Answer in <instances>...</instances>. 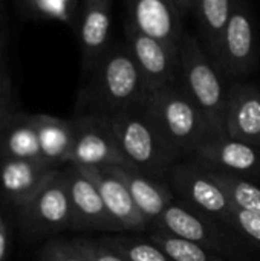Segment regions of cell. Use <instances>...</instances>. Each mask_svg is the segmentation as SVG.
Wrapping results in <instances>:
<instances>
[{"instance_id":"1","label":"cell","mask_w":260,"mask_h":261,"mask_svg":"<svg viewBox=\"0 0 260 261\" xmlns=\"http://www.w3.org/2000/svg\"><path fill=\"white\" fill-rule=\"evenodd\" d=\"M81 113L115 115L147 101L150 90L126 44H112L86 76Z\"/></svg>"},{"instance_id":"2","label":"cell","mask_w":260,"mask_h":261,"mask_svg":"<svg viewBox=\"0 0 260 261\" xmlns=\"http://www.w3.org/2000/svg\"><path fill=\"white\" fill-rule=\"evenodd\" d=\"M146 109L164 141L181 159L193 156L213 135L204 113L181 83L152 92Z\"/></svg>"},{"instance_id":"3","label":"cell","mask_w":260,"mask_h":261,"mask_svg":"<svg viewBox=\"0 0 260 261\" xmlns=\"http://www.w3.org/2000/svg\"><path fill=\"white\" fill-rule=\"evenodd\" d=\"M109 116L129 167L159 180L172 176L179 158L164 141L146 102Z\"/></svg>"},{"instance_id":"4","label":"cell","mask_w":260,"mask_h":261,"mask_svg":"<svg viewBox=\"0 0 260 261\" xmlns=\"http://www.w3.org/2000/svg\"><path fill=\"white\" fill-rule=\"evenodd\" d=\"M179 55L182 87L204 113L213 135H227L225 109L228 87L222 70L193 35L184 34Z\"/></svg>"},{"instance_id":"5","label":"cell","mask_w":260,"mask_h":261,"mask_svg":"<svg viewBox=\"0 0 260 261\" xmlns=\"http://www.w3.org/2000/svg\"><path fill=\"white\" fill-rule=\"evenodd\" d=\"M149 229L162 231L198 243L230 261H248L245 249L234 239L231 228L198 211L181 199H175L167 210L150 223Z\"/></svg>"},{"instance_id":"6","label":"cell","mask_w":260,"mask_h":261,"mask_svg":"<svg viewBox=\"0 0 260 261\" xmlns=\"http://www.w3.org/2000/svg\"><path fill=\"white\" fill-rule=\"evenodd\" d=\"M18 223L26 239H38L72 228V206L64 171L57 170L18 208Z\"/></svg>"},{"instance_id":"7","label":"cell","mask_w":260,"mask_h":261,"mask_svg":"<svg viewBox=\"0 0 260 261\" xmlns=\"http://www.w3.org/2000/svg\"><path fill=\"white\" fill-rule=\"evenodd\" d=\"M74 145L67 165L129 167L116 141L109 115L83 113L72 119Z\"/></svg>"},{"instance_id":"8","label":"cell","mask_w":260,"mask_h":261,"mask_svg":"<svg viewBox=\"0 0 260 261\" xmlns=\"http://www.w3.org/2000/svg\"><path fill=\"white\" fill-rule=\"evenodd\" d=\"M124 35L126 46L136 61L150 93L181 83V55L178 46L141 32L130 21H126Z\"/></svg>"},{"instance_id":"9","label":"cell","mask_w":260,"mask_h":261,"mask_svg":"<svg viewBox=\"0 0 260 261\" xmlns=\"http://www.w3.org/2000/svg\"><path fill=\"white\" fill-rule=\"evenodd\" d=\"M173 191L198 211L225 226H231L234 206L208 171L193 162L178 164L170 176Z\"/></svg>"},{"instance_id":"10","label":"cell","mask_w":260,"mask_h":261,"mask_svg":"<svg viewBox=\"0 0 260 261\" xmlns=\"http://www.w3.org/2000/svg\"><path fill=\"white\" fill-rule=\"evenodd\" d=\"M257 64V38L251 12L244 0H236L219 54V69L227 76L241 78Z\"/></svg>"},{"instance_id":"11","label":"cell","mask_w":260,"mask_h":261,"mask_svg":"<svg viewBox=\"0 0 260 261\" xmlns=\"http://www.w3.org/2000/svg\"><path fill=\"white\" fill-rule=\"evenodd\" d=\"M192 162L207 170L222 171L260 180V147L230 138L228 135H215L208 138L192 156Z\"/></svg>"},{"instance_id":"12","label":"cell","mask_w":260,"mask_h":261,"mask_svg":"<svg viewBox=\"0 0 260 261\" xmlns=\"http://www.w3.org/2000/svg\"><path fill=\"white\" fill-rule=\"evenodd\" d=\"M64 174L72 206V229L121 232L109 214L93 180L75 165H69Z\"/></svg>"},{"instance_id":"13","label":"cell","mask_w":260,"mask_h":261,"mask_svg":"<svg viewBox=\"0 0 260 261\" xmlns=\"http://www.w3.org/2000/svg\"><path fill=\"white\" fill-rule=\"evenodd\" d=\"M97 185L101 199L120 231L144 232L150 222L138 210L123 180L109 167H80Z\"/></svg>"},{"instance_id":"14","label":"cell","mask_w":260,"mask_h":261,"mask_svg":"<svg viewBox=\"0 0 260 261\" xmlns=\"http://www.w3.org/2000/svg\"><path fill=\"white\" fill-rule=\"evenodd\" d=\"M225 132L230 138L260 147V87L234 81L228 87Z\"/></svg>"},{"instance_id":"15","label":"cell","mask_w":260,"mask_h":261,"mask_svg":"<svg viewBox=\"0 0 260 261\" xmlns=\"http://www.w3.org/2000/svg\"><path fill=\"white\" fill-rule=\"evenodd\" d=\"M55 171L43 161L2 159L0 197L3 205L15 210L21 208Z\"/></svg>"},{"instance_id":"16","label":"cell","mask_w":260,"mask_h":261,"mask_svg":"<svg viewBox=\"0 0 260 261\" xmlns=\"http://www.w3.org/2000/svg\"><path fill=\"white\" fill-rule=\"evenodd\" d=\"M129 18L136 29L178 46L184 37L181 9L175 0H127Z\"/></svg>"},{"instance_id":"17","label":"cell","mask_w":260,"mask_h":261,"mask_svg":"<svg viewBox=\"0 0 260 261\" xmlns=\"http://www.w3.org/2000/svg\"><path fill=\"white\" fill-rule=\"evenodd\" d=\"M112 26V0H84L78 38L81 50V70L87 76L109 49Z\"/></svg>"},{"instance_id":"18","label":"cell","mask_w":260,"mask_h":261,"mask_svg":"<svg viewBox=\"0 0 260 261\" xmlns=\"http://www.w3.org/2000/svg\"><path fill=\"white\" fill-rule=\"evenodd\" d=\"M126 185L138 210L152 223L175 200V191L166 180L150 177L132 167H109Z\"/></svg>"},{"instance_id":"19","label":"cell","mask_w":260,"mask_h":261,"mask_svg":"<svg viewBox=\"0 0 260 261\" xmlns=\"http://www.w3.org/2000/svg\"><path fill=\"white\" fill-rule=\"evenodd\" d=\"M31 119L38 136L41 159L55 170L69 164L74 145L72 119H63L46 113H31Z\"/></svg>"},{"instance_id":"20","label":"cell","mask_w":260,"mask_h":261,"mask_svg":"<svg viewBox=\"0 0 260 261\" xmlns=\"http://www.w3.org/2000/svg\"><path fill=\"white\" fill-rule=\"evenodd\" d=\"M2 159L43 161L31 113L15 112L0 124V161Z\"/></svg>"},{"instance_id":"21","label":"cell","mask_w":260,"mask_h":261,"mask_svg":"<svg viewBox=\"0 0 260 261\" xmlns=\"http://www.w3.org/2000/svg\"><path fill=\"white\" fill-rule=\"evenodd\" d=\"M236 0H198L195 12L199 20V31L207 52L219 63L221 43L230 21Z\"/></svg>"},{"instance_id":"22","label":"cell","mask_w":260,"mask_h":261,"mask_svg":"<svg viewBox=\"0 0 260 261\" xmlns=\"http://www.w3.org/2000/svg\"><path fill=\"white\" fill-rule=\"evenodd\" d=\"M204 168V167H202ZM207 170V168H205ZM210 177L225 191L231 205L238 210L260 214V187L253 180L234 174L207 170Z\"/></svg>"},{"instance_id":"23","label":"cell","mask_w":260,"mask_h":261,"mask_svg":"<svg viewBox=\"0 0 260 261\" xmlns=\"http://www.w3.org/2000/svg\"><path fill=\"white\" fill-rule=\"evenodd\" d=\"M147 239L159 246L173 261H230L198 243L162 231L152 229Z\"/></svg>"},{"instance_id":"24","label":"cell","mask_w":260,"mask_h":261,"mask_svg":"<svg viewBox=\"0 0 260 261\" xmlns=\"http://www.w3.org/2000/svg\"><path fill=\"white\" fill-rule=\"evenodd\" d=\"M103 242L129 261H173L147 236H107L103 237Z\"/></svg>"},{"instance_id":"25","label":"cell","mask_w":260,"mask_h":261,"mask_svg":"<svg viewBox=\"0 0 260 261\" xmlns=\"http://www.w3.org/2000/svg\"><path fill=\"white\" fill-rule=\"evenodd\" d=\"M230 228L260 249V214L234 208Z\"/></svg>"},{"instance_id":"26","label":"cell","mask_w":260,"mask_h":261,"mask_svg":"<svg viewBox=\"0 0 260 261\" xmlns=\"http://www.w3.org/2000/svg\"><path fill=\"white\" fill-rule=\"evenodd\" d=\"M40 261H89L84 254L66 240H51L40 251Z\"/></svg>"},{"instance_id":"27","label":"cell","mask_w":260,"mask_h":261,"mask_svg":"<svg viewBox=\"0 0 260 261\" xmlns=\"http://www.w3.org/2000/svg\"><path fill=\"white\" fill-rule=\"evenodd\" d=\"M72 242L89 261H129L104 243L103 239H74Z\"/></svg>"},{"instance_id":"28","label":"cell","mask_w":260,"mask_h":261,"mask_svg":"<svg viewBox=\"0 0 260 261\" xmlns=\"http://www.w3.org/2000/svg\"><path fill=\"white\" fill-rule=\"evenodd\" d=\"M31 5L37 12L48 18L63 23H72L74 11L64 0H31Z\"/></svg>"},{"instance_id":"29","label":"cell","mask_w":260,"mask_h":261,"mask_svg":"<svg viewBox=\"0 0 260 261\" xmlns=\"http://www.w3.org/2000/svg\"><path fill=\"white\" fill-rule=\"evenodd\" d=\"M15 112L17 110H15V104H14L12 83L0 80V124Z\"/></svg>"},{"instance_id":"30","label":"cell","mask_w":260,"mask_h":261,"mask_svg":"<svg viewBox=\"0 0 260 261\" xmlns=\"http://www.w3.org/2000/svg\"><path fill=\"white\" fill-rule=\"evenodd\" d=\"M8 252V228L5 219L0 216V261H5Z\"/></svg>"},{"instance_id":"31","label":"cell","mask_w":260,"mask_h":261,"mask_svg":"<svg viewBox=\"0 0 260 261\" xmlns=\"http://www.w3.org/2000/svg\"><path fill=\"white\" fill-rule=\"evenodd\" d=\"M0 80H2V81H9V83H12L11 73H9V69H8V64H6L5 57H3V52H2V44H0Z\"/></svg>"},{"instance_id":"32","label":"cell","mask_w":260,"mask_h":261,"mask_svg":"<svg viewBox=\"0 0 260 261\" xmlns=\"http://www.w3.org/2000/svg\"><path fill=\"white\" fill-rule=\"evenodd\" d=\"M181 9V12H188V11H195L198 0H175Z\"/></svg>"},{"instance_id":"33","label":"cell","mask_w":260,"mask_h":261,"mask_svg":"<svg viewBox=\"0 0 260 261\" xmlns=\"http://www.w3.org/2000/svg\"><path fill=\"white\" fill-rule=\"evenodd\" d=\"M69 6H70V9L75 12L77 11V6H78V0H64Z\"/></svg>"},{"instance_id":"34","label":"cell","mask_w":260,"mask_h":261,"mask_svg":"<svg viewBox=\"0 0 260 261\" xmlns=\"http://www.w3.org/2000/svg\"><path fill=\"white\" fill-rule=\"evenodd\" d=\"M2 26H3V9H2V2H0V32H2Z\"/></svg>"},{"instance_id":"35","label":"cell","mask_w":260,"mask_h":261,"mask_svg":"<svg viewBox=\"0 0 260 261\" xmlns=\"http://www.w3.org/2000/svg\"><path fill=\"white\" fill-rule=\"evenodd\" d=\"M0 2H3V0H0Z\"/></svg>"}]
</instances>
